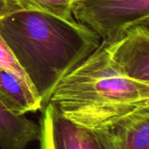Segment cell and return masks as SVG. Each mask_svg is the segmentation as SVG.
<instances>
[{
	"mask_svg": "<svg viewBox=\"0 0 149 149\" xmlns=\"http://www.w3.org/2000/svg\"><path fill=\"white\" fill-rule=\"evenodd\" d=\"M73 18L111 42L129 28L149 24V0H74Z\"/></svg>",
	"mask_w": 149,
	"mask_h": 149,
	"instance_id": "3957f363",
	"label": "cell"
},
{
	"mask_svg": "<svg viewBox=\"0 0 149 149\" xmlns=\"http://www.w3.org/2000/svg\"><path fill=\"white\" fill-rule=\"evenodd\" d=\"M3 17V13L2 8H1V5H0V18H2Z\"/></svg>",
	"mask_w": 149,
	"mask_h": 149,
	"instance_id": "8fae6325",
	"label": "cell"
},
{
	"mask_svg": "<svg viewBox=\"0 0 149 149\" xmlns=\"http://www.w3.org/2000/svg\"><path fill=\"white\" fill-rule=\"evenodd\" d=\"M0 34L46 104L58 82L100 45L86 26L47 14L19 11L0 18Z\"/></svg>",
	"mask_w": 149,
	"mask_h": 149,
	"instance_id": "6da1fadb",
	"label": "cell"
},
{
	"mask_svg": "<svg viewBox=\"0 0 149 149\" xmlns=\"http://www.w3.org/2000/svg\"><path fill=\"white\" fill-rule=\"evenodd\" d=\"M39 134L38 123L12 113L0 100V148L25 149L38 141Z\"/></svg>",
	"mask_w": 149,
	"mask_h": 149,
	"instance_id": "52a82bcc",
	"label": "cell"
},
{
	"mask_svg": "<svg viewBox=\"0 0 149 149\" xmlns=\"http://www.w3.org/2000/svg\"><path fill=\"white\" fill-rule=\"evenodd\" d=\"M0 69L16 77L26 87H28L29 89H31L35 93L24 69L19 65L17 58L15 57L14 53L12 52L11 49L9 47L7 43L3 38L1 34H0Z\"/></svg>",
	"mask_w": 149,
	"mask_h": 149,
	"instance_id": "30bf717a",
	"label": "cell"
},
{
	"mask_svg": "<svg viewBox=\"0 0 149 149\" xmlns=\"http://www.w3.org/2000/svg\"><path fill=\"white\" fill-rule=\"evenodd\" d=\"M46 103L75 124L96 129L149 107V84L127 77L101 41L58 82Z\"/></svg>",
	"mask_w": 149,
	"mask_h": 149,
	"instance_id": "7a4b0ae2",
	"label": "cell"
},
{
	"mask_svg": "<svg viewBox=\"0 0 149 149\" xmlns=\"http://www.w3.org/2000/svg\"><path fill=\"white\" fill-rule=\"evenodd\" d=\"M107 43L113 59L127 77L149 84V24L134 25Z\"/></svg>",
	"mask_w": 149,
	"mask_h": 149,
	"instance_id": "5b68a950",
	"label": "cell"
},
{
	"mask_svg": "<svg viewBox=\"0 0 149 149\" xmlns=\"http://www.w3.org/2000/svg\"><path fill=\"white\" fill-rule=\"evenodd\" d=\"M41 110L39 149H106L93 130L66 119L51 103Z\"/></svg>",
	"mask_w": 149,
	"mask_h": 149,
	"instance_id": "277c9868",
	"label": "cell"
},
{
	"mask_svg": "<svg viewBox=\"0 0 149 149\" xmlns=\"http://www.w3.org/2000/svg\"><path fill=\"white\" fill-rule=\"evenodd\" d=\"M0 100L14 113L25 115L43 108L41 99L16 77L0 69Z\"/></svg>",
	"mask_w": 149,
	"mask_h": 149,
	"instance_id": "ba28073f",
	"label": "cell"
},
{
	"mask_svg": "<svg viewBox=\"0 0 149 149\" xmlns=\"http://www.w3.org/2000/svg\"><path fill=\"white\" fill-rule=\"evenodd\" d=\"M74 0H0L3 17L19 11H34L47 14L60 20L77 22L72 16Z\"/></svg>",
	"mask_w": 149,
	"mask_h": 149,
	"instance_id": "9c48e42d",
	"label": "cell"
},
{
	"mask_svg": "<svg viewBox=\"0 0 149 149\" xmlns=\"http://www.w3.org/2000/svg\"><path fill=\"white\" fill-rule=\"evenodd\" d=\"M92 130L106 149H149V107Z\"/></svg>",
	"mask_w": 149,
	"mask_h": 149,
	"instance_id": "8992f818",
	"label": "cell"
}]
</instances>
